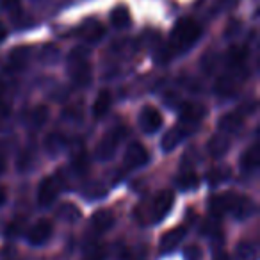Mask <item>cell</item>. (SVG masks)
<instances>
[{
	"label": "cell",
	"instance_id": "6",
	"mask_svg": "<svg viewBox=\"0 0 260 260\" xmlns=\"http://www.w3.org/2000/svg\"><path fill=\"white\" fill-rule=\"evenodd\" d=\"M205 118V107L200 104H184L180 109V125L178 126H194Z\"/></svg>",
	"mask_w": 260,
	"mask_h": 260
},
{
	"label": "cell",
	"instance_id": "5",
	"mask_svg": "<svg viewBox=\"0 0 260 260\" xmlns=\"http://www.w3.org/2000/svg\"><path fill=\"white\" fill-rule=\"evenodd\" d=\"M52 232H54V224H52L50 219H38L36 223L32 224V228H30L29 232V242L34 246H41L45 244V242L50 239Z\"/></svg>",
	"mask_w": 260,
	"mask_h": 260
},
{
	"label": "cell",
	"instance_id": "15",
	"mask_svg": "<svg viewBox=\"0 0 260 260\" xmlns=\"http://www.w3.org/2000/svg\"><path fill=\"white\" fill-rule=\"evenodd\" d=\"M80 36H82L86 41L96 43V41L104 36V27H102L96 20H89V22L80 29Z\"/></svg>",
	"mask_w": 260,
	"mask_h": 260
},
{
	"label": "cell",
	"instance_id": "2",
	"mask_svg": "<svg viewBox=\"0 0 260 260\" xmlns=\"http://www.w3.org/2000/svg\"><path fill=\"white\" fill-rule=\"evenodd\" d=\"M87 57H89V52L87 48L79 47L75 50H72L68 57V68H70V75L75 80V84L79 86H86L91 80V66L87 62Z\"/></svg>",
	"mask_w": 260,
	"mask_h": 260
},
{
	"label": "cell",
	"instance_id": "17",
	"mask_svg": "<svg viewBox=\"0 0 260 260\" xmlns=\"http://www.w3.org/2000/svg\"><path fill=\"white\" fill-rule=\"evenodd\" d=\"M242 126V118L237 112H228L219 119V128L224 132H237Z\"/></svg>",
	"mask_w": 260,
	"mask_h": 260
},
{
	"label": "cell",
	"instance_id": "29",
	"mask_svg": "<svg viewBox=\"0 0 260 260\" xmlns=\"http://www.w3.org/2000/svg\"><path fill=\"white\" fill-rule=\"evenodd\" d=\"M0 6L4 9H16L20 6V0H2Z\"/></svg>",
	"mask_w": 260,
	"mask_h": 260
},
{
	"label": "cell",
	"instance_id": "21",
	"mask_svg": "<svg viewBox=\"0 0 260 260\" xmlns=\"http://www.w3.org/2000/svg\"><path fill=\"white\" fill-rule=\"evenodd\" d=\"M237 260H256V246L253 242H241L235 251Z\"/></svg>",
	"mask_w": 260,
	"mask_h": 260
},
{
	"label": "cell",
	"instance_id": "8",
	"mask_svg": "<svg viewBox=\"0 0 260 260\" xmlns=\"http://www.w3.org/2000/svg\"><path fill=\"white\" fill-rule=\"evenodd\" d=\"M173 192L171 191H160L159 194L155 196V200H153V221H159L162 219L164 216H166L168 212L171 210V207H173Z\"/></svg>",
	"mask_w": 260,
	"mask_h": 260
},
{
	"label": "cell",
	"instance_id": "14",
	"mask_svg": "<svg viewBox=\"0 0 260 260\" xmlns=\"http://www.w3.org/2000/svg\"><path fill=\"white\" fill-rule=\"evenodd\" d=\"M109 109H111V93H109L107 89H104L98 93L96 100H94V104H93V116L96 119L104 118Z\"/></svg>",
	"mask_w": 260,
	"mask_h": 260
},
{
	"label": "cell",
	"instance_id": "11",
	"mask_svg": "<svg viewBox=\"0 0 260 260\" xmlns=\"http://www.w3.org/2000/svg\"><path fill=\"white\" fill-rule=\"evenodd\" d=\"M57 191L59 189L54 178H45L40 185V191H38V202H40V205H43V207L50 205L55 200V196H57Z\"/></svg>",
	"mask_w": 260,
	"mask_h": 260
},
{
	"label": "cell",
	"instance_id": "4",
	"mask_svg": "<svg viewBox=\"0 0 260 260\" xmlns=\"http://www.w3.org/2000/svg\"><path fill=\"white\" fill-rule=\"evenodd\" d=\"M138 121L143 132L153 134V132H157V130L162 126V114H160L155 107H152V105H146V107H143L141 112H139Z\"/></svg>",
	"mask_w": 260,
	"mask_h": 260
},
{
	"label": "cell",
	"instance_id": "13",
	"mask_svg": "<svg viewBox=\"0 0 260 260\" xmlns=\"http://www.w3.org/2000/svg\"><path fill=\"white\" fill-rule=\"evenodd\" d=\"M184 136H185V132H184V128H182V126L170 128L166 134H164L162 141H160V146H162L164 152H171V150H173L175 146H177L178 143L184 139Z\"/></svg>",
	"mask_w": 260,
	"mask_h": 260
},
{
	"label": "cell",
	"instance_id": "7",
	"mask_svg": "<svg viewBox=\"0 0 260 260\" xmlns=\"http://www.w3.org/2000/svg\"><path fill=\"white\" fill-rule=\"evenodd\" d=\"M146 160H148V152H146L141 143H132V145L126 148L125 157H123V164H125V168H128V170L143 166Z\"/></svg>",
	"mask_w": 260,
	"mask_h": 260
},
{
	"label": "cell",
	"instance_id": "28",
	"mask_svg": "<svg viewBox=\"0 0 260 260\" xmlns=\"http://www.w3.org/2000/svg\"><path fill=\"white\" fill-rule=\"evenodd\" d=\"M104 256H105L104 249H102V248H94L93 251H91V255H89V258H87V260H104Z\"/></svg>",
	"mask_w": 260,
	"mask_h": 260
},
{
	"label": "cell",
	"instance_id": "31",
	"mask_svg": "<svg viewBox=\"0 0 260 260\" xmlns=\"http://www.w3.org/2000/svg\"><path fill=\"white\" fill-rule=\"evenodd\" d=\"M6 202V189H2L0 187V205Z\"/></svg>",
	"mask_w": 260,
	"mask_h": 260
},
{
	"label": "cell",
	"instance_id": "1",
	"mask_svg": "<svg viewBox=\"0 0 260 260\" xmlns=\"http://www.w3.org/2000/svg\"><path fill=\"white\" fill-rule=\"evenodd\" d=\"M202 34V29L200 25L194 22L192 18H180L177 23H175L173 30H171L170 36V50L173 54L177 52H184L187 48H191L192 45L196 43V40Z\"/></svg>",
	"mask_w": 260,
	"mask_h": 260
},
{
	"label": "cell",
	"instance_id": "32",
	"mask_svg": "<svg viewBox=\"0 0 260 260\" xmlns=\"http://www.w3.org/2000/svg\"><path fill=\"white\" fill-rule=\"evenodd\" d=\"M2 38H6V29L2 27V23H0V40H2Z\"/></svg>",
	"mask_w": 260,
	"mask_h": 260
},
{
	"label": "cell",
	"instance_id": "22",
	"mask_svg": "<svg viewBox=\"0 0 260 260\" xmlns=\"http://www.w3.org/2000/svg\"><path fill=\"white\" fill-rule=\"evenodd\" d=\"M177 184H178V187H180L182 191H192V189L198 187L200 178L196 177V173L189 171V173H184V175H180V177L177 178Z\"/></svg>",
	"mask_w": 260,
	"mask_h": 260
},
{
	"label": "cell",
	"instance_id": "9",
	"mask_svg": "<svg viewBox=\"0 0 260 260\" xmlns=\"http://www.w3.org/2000/svg\"><path fill=\"white\" fill-rule=\"evenodd\" d=\"M230 212H234L235 217L239 219H244V217H249L253 212H255V205L249 198L246 196H234L232 200V207H230Z\"/></svg>",
	"mask_w": 260,
	"mask_h": 260
},
{
	"label": "cell",
	"instance_id": "3",
	"mask_svg": "<svg viewBox=\"0 0 260 260\" xmlns=\"http://www.w3.org/2000/svg\"><path fill=\"white\" fill-rule=\"evenodd\" d=\"M125 138V126H114L112 130H109L107 134L102 138V141L98 143L96 150H94V153H96V157L100 160H109L112 155L116 153V148H118L119 141Z\"/></svg>",
	"mask_w": 260,
	"mask_h": 260
},
{
	"label": "cell",
	"instance_id": "33",
	"mask_svg": "<svg viewBox=\"0 0 260 260\" xmlns=\"http://www.w3.org/2000/svg\"><path fill=\"white\" fill-rule=\"evenodd\" d=\"M4 166H6L4 159H2V157H0V173H2V170H4Z\"/></svg>",
	"mask_w": 260,
	"mask_h": 260
},
{
	"label": "cell",
	"instance_id": "16",
	"mask_svg": "<svg viewBox=\"0 0 260 260\" xmlns=\"http://www.w3.org/2000/svg\"><path fill=\"white\" fill-rule=\"evenodd\" d=\"M228 148H230V141H228L226 136H214L209 141V146H207V150H209V153L212 157L224 155L228 152Z\"/></svg>",
	"mask_w": 260,
	"mask_h": 260
},
{
	"label": "cell",
	"instance_id": "23",
	"mask_svg": "<svg viewBox=\"0 0 260 260\" xmlns=\"http://www.w3.org/2000/svg\"><path fill=\"white\" fill-rule=\"evenodd\" d=\"M48 118V109L43 107V105H38L32 112H30V121H32V126L34 128H41L45 125Z\"/></svg>",
	"mask_w": 260,
	"mask_h": 260
},
{
	"label": "cell",
	"instance_id": "26",
	"mask_svg": "<svg viewBox=\"0 0 260 260\" xmlns=\"http://www.w3.org/2000/svg\"><path fill=\"white\" fill-rule=\"evenodd\" d=\"M61 148H62V138H61V136H57V134H52L50 138H48V141H47V150L50 153H57Z\"/></svg>",
	"mask_w": 260,
	"mask_h": 260
},
{
	"label": "cell",
	"instance_id": "27",
	"mask_svg": "<svg viewBox=\"0 0 260 260\" xmlns=\"http://www.w3.org/2000/svg\"><path fill=\"white\" fill-rule=\"evenodd\" d=\"M184 256H185V260H200L202 258V251H200L198 246H189V248L185 249Z\"/></svg>",
	"mask_w": 260,
	"mask_h": 260
},
{
	"label": "cell",
	"instance_id": "18",
	"mask_svg": "<svg viewBox=\"0 0 260 260\" xmlns=\"http://www.w3.org/2000/svg\"><path fill=\"white\" fill-rule=\"evenodd\" d=\"M239 162H241V168L244 171L255 170V168L258 166V146L253 145L249 150H246V152L242 153V157H241Z\"/></svg>",
	"mask_w": 260,
	"mask_h": 260
},
{
	"label": "cell",
	"instance_id": "19",
	"mask_svg": "<svg viewBox=\"0 0 260 260\" xmlns=\"http://www.w3.org/2000/svg\"><path fill=\"white\" fill-rule=\"evenodd\" d=\"M111 23L116 29H126L130 23V13L125 6H119L111 13Z\"/></svg>",
	"mask_w": 260,
	"mask_h": 260
},
{
	"label": "cell",
	"instance_id": "12",
	"mask_svg": "<svg viewBox=\"0 0 260 260\" xmlns=\"http://www.w3.org/2000/svg\"><path fill=\"white\" fill-rule=\"evenodd\" d=\"M112 224H114V216L109 210H98L91 217V226H93L94 232H100V234L102 232H107Z\"/></svg>",
	"mask_w": 260,
	"mask_h": 260
},
{
	"label": "cell",
	"instance_id": "24",
	"mask_svg": "<svg viewBox=\"0 0 260 260\" xmlns=\"http://www.w3.org/2000/svg\"><path fill=\"white\" fill-rule=\"evenodd\" d=\"M246 54H248V52H246L244 48L234 47V48H230V52H228V61H230L232 64H241V62L246 59Z\"/></svg>",
	"mask_w": 260,
	"mask_h": 260
},
{
	"label": "cell",
	"instance_id": "20",
	"mask_svg": "<svg viewBox=\"0 0 260 260\" xmlns=\"http://www.w3.org/2000/svg\"><path fill=\"white\" fill-rule=\"evenodd\" d=\"M216 91H217V94H221V96H230V94H234L235 91H237V84H235V80L232 79V77L223 75L219 80H217Z\"/></svg>",
	"mask_w": 260,
	"mask_h": 260
},
{
	"label": "cell",
	"instance_id": "25",
	"mask_svg": "<svg viewBox=\"0 0 260 260\" xmlns=\"http://www.w3.org/2000/svg\"><path fill=\"white\" fill-rule=\"evenodd\" d=\"M228 175H230V171L226 170V168H219V170H212L209 175V182L210 184H219L221 180H224V178H228Z\"/></svg>",
	"mask_w": 260,
	"mask_h": 260
},
{
	"label": "cell",
	"instance_id": "30",
	"mask_svg": "<svg viewBox=\"0 0 260 260\" xmlns=\"http://www.w3.org/2000/svg\"><path fill=\"white\" fill-rule=\"evenodd\" d=\"M214 260H230V256H228L224 251H217L216 255H214Z\"/></svg>",
	"mask_w": 260,
	"mask_h": 260
},
{
	"label": "cell",
	"instance_id": "10",
	"mask_svg": "<svg viewBox=\"0 0 260 260\" xmlns=\"http://www.w3.org/2000/svg\"><path fill=\"white\" fill-rule=\"evenodd\" d=\"M184 237H185V228L184 226H178V228L170 230L168 234L162 235V239H160V251L162 253L173 251V249L180 244Z\"/></svg>",
	"mask_w": 260,
	"mask_h": 260
}]
</instances>
